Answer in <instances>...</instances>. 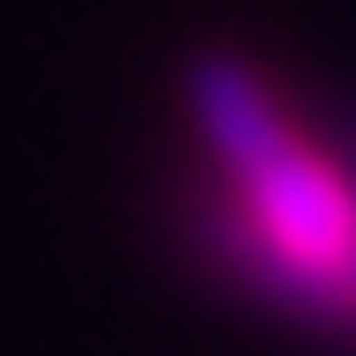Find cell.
Masks as SVG:
<instances>
[{
	"instance_id": "6da1fadb",
	"label": "cell",
	"mask_w": 356,
	"mask_h": 356,
	"mask_svg": "<svg viewBox=\"0 0 356 356\" xmlns=\"http://www.w3.org/2000/svg\"><path fill=\"white\" fill-rule=\"evenodd\" d=\"M186 111L208 149V238L252 297L356 334V156L297 119L245 52L186 67Z\"/></svg>"
}]
</instances>
